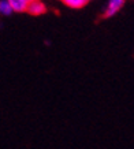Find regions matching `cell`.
<instances>
[{"mask_svg":"<svg viewBox=\"0 0 134 149\" xmlns=\"http://www.w3.org/2000/svg\"><path fill=\"white\" fill-rule=\"evenodd\" d=\"M10 7L13 10V13H26L27 10V3L25 0H7Z\"/></svg>","mask_w":134,"mask_h":149,"instance_id":"3957f363","label":"cell"},{"mask_svg":"<svg viewBox=\"0 0 134 149\" xmlns=\"http://www.w3.org/2000/svg\"><path fill=\"white\" fill-rule=\"evenodd\" d=\"M25 1H26L27 4H29V3H31V1H34V0H25Z\"/></svg>","mask_w":134,"mask_h":149,"instance_id":"8992f818","label":"cell"},{"mask_svg":"<svg viewBox=\"0 0 134 149\" xmlns=\"http://www.w3.org/2000/svg\"><path fill=\"white\" fill-rule=\"evenodd\" d=\"M62 3L64 6H67L68 8L80 10V8H84L89 3V0H62Z\"/></svg>","mask_w":134,"mask_h":149,"instance_id":"277c9868","label":"cell"},{"mask_svg":"<svg viewBox=\"0 0 134 149\" xmlns=\"http://www.w3.org/2000/svg\"><path fill=\"white\" fill-rule=\"evenodd\" d=\"M11 14H13V10L10 7L8 1H7V0H0V15L10 17Z\"/></svg>","mask_w":134,"mask_h":149,"instance_id":"5b68a950","label":"cell"},{"mask_svg":"<svg viewBox=\"0 0 134 149\" xmlns=\"http://www.w3.org/2000/svg\"><path fill=\"white\" fill-rule=\"evenodd\" d=\"M26 13H29L33 17H40V15H44L47 13V6L41 0H34V1H31V3L27 4Z\"/></svg>","mask_w":134,"mask_h":149,"instance_id":"7a4b0ae2","label":"cell"},{"mask_svg":"<svg viewBox=\"0 0 134 149\" xmlns=\"http://www.w3.org/2000/svg\"><path fill=\"white\" fill-rule=\"evenodd\" d=\"M126 0H108L107 6H105V8H104V17L105 18H111V17H115L116 14L119 13L122 8H123V6H125Z\"/></svg>","mask_w":134,"mask_h":149,"instance_id":"6da1fadb","label":"cell"}]
</instances>
